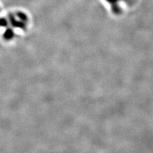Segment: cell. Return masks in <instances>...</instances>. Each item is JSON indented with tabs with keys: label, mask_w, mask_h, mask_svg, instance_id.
<instances>
[{
	"label": "cell",
	"mask_w": 153,
	"mask_h": 153,
	"mask_svg": "<svg viewBox=\"0 0 153 153\" xmlns=\"http://www.w3.org/2000/svg\"><path fill=\"white\" fill-rule=\"evenodd\" d=\"M8 25V22L5 18H0V27L6 28Z\"/></svg>",
	"instance_id": "obj_4"
},
{
	"label": "cell",
	"mask_w": 153,
	"mask_h": 153,
	"mask_svg": "<svg viewBox=\"0 0 153 153\" xmlns=\"http://www.w3.org/2000/svg\"><path fill=\"white\" fill-rule=\"evenodd\" d=\"M3 37L6 41L10 40L14 37V32L12 28H7L3 33Z\"/></svg>",
	"instance_id": "obj_2"
},
{
	"label": "cell",
	"mask_w": 153,
	"mask_h": 153,
	"mask_svg": "<svg viewBox=\"0 0 153 153\" xmlns=\"http://www.w3.org/2000/svg\"><path fill=\"white\" fill-rule=\"evenodd\" d=\"M0 10H1V9H0Z\"/></svg>",
	"instance_id": "obj_6"
},
{
	"label": "cell",
	"mask_w": 153,
	"mask_h": 153,
	"mask_svg": "<svg viewBox=\"0 0 153 153\" xmlns=\"http://www.w3.org/2000/svg\"><path fill=\"white\" fill-rule=\"evenodd\" d=\"M9 21H10V23L11 24L13 27L23 29V30H24L26 28V24L24 23V22H22L21 21H17L14 15L12 14L9 15Z\"/></svg>",
	"instance_id": "obj_1"
},
{
	"label": "cell",
	"mask_w": 153,
	"mask_h": 153,
	"mask_svg": "<svg viewBox=\"0 0 153 153\" xmlns=\"http://www.w3.org/2000/svg\"><path fill=\"white\" fill-rule=\"evenodd\" d=\"M107 1H108L109 2L111 3H115L117 1H118V0H107Z\"/></svg>",
	"instance_id": "obj_5"
},
{
	"label": "cell",
	"mask_w": 153,
	"mask_h": 153,
	"mask_svg": "<svg viewBox=\"0 0 153 153\" xmlns=\"http://www.w3.org/2000/svg\"><path fill=\"white\" fill-rule=\"evenodd\" d=\"M16 15L17 16V17L20 19V21L22 22H26L28 21V17L24 13L21 12H17Z\"/></svg>",
	"instance_id": "obj_3"
}]
</instances>
